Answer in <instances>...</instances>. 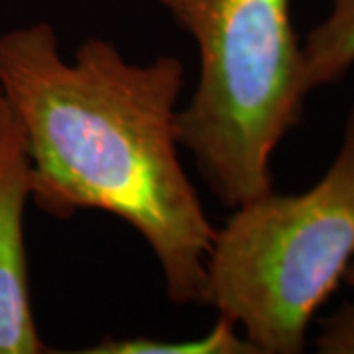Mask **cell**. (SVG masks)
<instances>
[{"instance_id":"obj_1","label":"cell","mask_w":354,"mask_h":354,"mask_svg":"<svg viewBox=\"0 0 354 354\" xmlns=\"http://www.w3.org/2000/svg\"><path fill=\"white\" fill-rule=\"evenodd\" d=\"M174 55L128 62L113 41L85 39L64 59L53 26L0 34V95L22 128L30 201L59 221L102 211L150 246L171 304H205L216 228L179 160Z\"/></svg>"},{"instance_id":"obj_2","label":"cell","mask_w":354,"mask_h":354,"mask_svg":"<svg viewBox=\"0 0 354 354\" xmlns=\"http://www.w3.org/2000/svg\"><path fill=\"white\" fill-rule=\"evenodd\" d=\"M199 48V83L177 111L179 146L230 209L274 189L272 156L299 122L304 46L291 0H160Z\"/></svg>"},{"instance_id":"obj_3","label":"cell","mask_w":354,"mask_h":354,"mask_svg":"<svg viewBox=\"0 0 354 354\" xmlns=\"http://www.w3.org/2000/svg\"><path fill=\"white\" fill-rule=\"evenodd\" d=\"M354 260V106L325 176L304 193L234 207L207 256L205 304L260 354H299Z\"/></svg>"},{"instance_id":"obj_4","label":"cell","mask_w":354,"mask_h":354,"mask_svg":"<svg viewBox=\"0 0 354 354\" xmlns=\"http://www.w3.org/2000/svg\"><path fill=\"white\" fill-rule=\"evenodd\" d=\"M30 158L22 128L10 106L0 99V354H41L34 319L24 211L30 201Z\"/></svg>"},{"instance_id":"obj_5","label":"cell","mask_w":354,"mask_h":354,"mask_svg":"<svg viewBox=\"0 0 354 354\" xmlns=\"http://www.w3.org/2000/svg\"><path fill=\"white\" fill-rule=\"evenodd\" d=\"M330 14L304 44L305 83L309 93L341 81L354 65V0L330 2Z\"/></svg>"},{"instance_id":"obj_6","label":"cell","mask_w":354,"mask_h":354,"mask_svg":"<svg viewBox=\"0 0 354 354\" xmlns=\"http://www.w3.org/2000/svg\"><path fill=\"white\" fill-rule=\"evenodd\" d=\"M85 354H260L242 330L228 319L218 317L215 327L203 337L185 341H156L146 337L132 339H102L101 342L81 348Z\"/></svg>"},{"instance_id":"obj_7","label":"cell","mask_w":354,"mask_h":354,"mask_svg":"<svg viewBox=\"0 0 354 354\" xmlns=\"http://www.w3.org/2000/svg\"><path fill=\"white\" fill-rule=\"evenodd\" d=\"M315 346L321 354H354V301L321 321Z\"/></svg>"},{"instance_id":"obj_8","label":"cell","mask_w":354,"mask_h":354,"mask_svg":"<svg viewBox=\"0 0 354 354\" xmlns=\"http://www.w3.org/2000/svg\"><path fill=\"white\" fill-rule=\"evenodd\" d=\"M344 283L353 286L354 288V260L351 262V266L346 268V274H344Z\"/></svg>"},{"instance_id":"obj_9","label":"cell","mask_w":354,"mask_h":354,"mask_svg":"<svg viewBox=\"0 0 354 354\" xmlns=\"http://www.w3.org/2000/svg\"><path fill=\"white\" fill-rule=\"evenodd\" d=\"M330 2H337V0H330Z\"/></svg>"},{"instance_id":"obj_10","label":"cell","mask_w":354,"mask_h":354,"mask_svg":"<svg viewBox=\"0 0 354 354\" xmlns=\"http://www.w3.org/2000/svg\"><path fill=\"white\" fill-rule=\"evenodd\" d=\"M0 99H2V95H0Z\"/></svg>"}]
</instances>
